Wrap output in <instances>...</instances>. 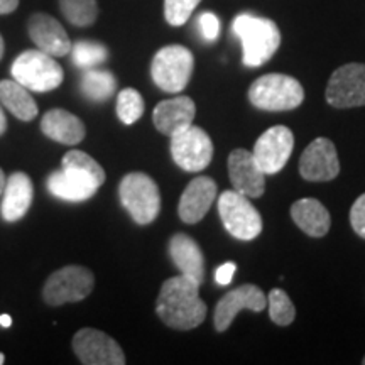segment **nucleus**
<instances>
[{"instance_id": "nucleus-1", "label": "nucleus", "mask_w": 365, "mask_h": 365, "mask_svg": "<svg viewBox=\"0 0 365 365\" xmlns=\"http://www.w3.org/2000/svg\"><path fill=\"white\" fill-rule=\"evenodd\" d=\"M156 313L173 330H193L207 318V304L200 298V284L186 276L163 282L156 299Z\"/></svg>"}, {"instance_id": "nucleus-2", "label": "nucleus", "mask_w": 365, "mask_h": 365, "mask_svg": "<svg viewBox=\"0 0 365 365\" xmlns=\"http://www.w3.org/2000/svg\"><path fill=\"white\" fill-rule=\"evenodd\" d=\"M105 182V171L83 150H70L61 161V170L49 175L46 186L53 196L65 202H86Z\"/></svg>"}, {"instance_id": "nucleus-3", "label": "nucleus", "mask_w": 365, "mask_h": 365, "mask_svg": "<svg viewBox=\"0 0 365 365\" xmlns=\"http://www.w3.org/2000/svg\"><path fill=\"white\" fill-rule=\"evenodd\" d=\"M232 31L240 39L244 65L249 68L266 65L281 46L279 27L267 17L239 14L232 22Z\"/></svg>"}, {"instance_id": "nucleus-4", "label": "nucleus", "mask_w": 365, "mask_h": 365, "mask_svg": "<svg viewBox=\"0 0 365 365\" xmlns=\"http://www.w3.org/2000/svg\"><path fill=\"white\" fill-rule=\"evenodd\" d=\"M249 100L259 110H294L303 103L304 88L293 76L282 75V73H269L250 85Z\"/></svg>"}, {"instance_id": "nucleus-5", "label": "nucleus", "mask_w": 365, "mask_h": 365, "mask_svg": "<svg viewBox=\"0 0 365 365\" xmlns=\"http://www.w3.org/2000/svg\"><path fill=\"white\" fill-rule=\"evenodd\" d=\"M195 70V56L181 44L164 46L154 54L150 63V76L159 90L180 93L190 83Z\"/></svg>"}, {"instance_id": "nucleus-6", "label": "nucleus", "mask_w": 365, "mask_h": 365, "mask_svg": "<svg viewBox=\"0 0 365 365\" xmlns=\"http://www.w3.org/2000/svg\"><path fill=\"white\" fill-rule=\"evenodd\" d=\"M118 196L122 207L139 225H149L158 218L161 210V193L150 176L144 173H129L120 181Z\"/></svg>"}, {"instance_id": "nucleus-7", "label": "nucleus", "mask_w": 365, "mask_h": 365, "mask_svg": "<svg viewBox=\"0 0 365 365\" xmlns=\"http://www.w3.org/2000/svg\"><path fill=\"white\" fill-rule=\"evenodd\" d=\"M12 76L17 83L31 91H51L63 83L65 73L59 63L39 49H27L12 63Z\"/></svg>"}, {"instance_id": "nucleus-8", "label": "nucleus", "mask_w": 365, "mask_h": 365, "mask_svg": "<svg viewBox=\"0 0 365 365\" xmlns=\"http://www.w3.org/2000/svg\"><path fill=\"white\" fill-rule=\"evenodd\" d=\"M95 287V276L83 266H66L54 271L43 287V298L49 307H63L88 298Z\"/></svg>"}, {"instance_id": "nucleus-9", "label": "nucleus", "mask_w": 365, "mask_h": 365, "mask_svg": "<svg viewBox=\"0 0 365 365\" xmlns=\"http://www.w3.org/2000/svg\"><path fill=\"white\" fill-rule=\"evenodd\" d=\"M218 215L232 237L239 240H254L262 232V217L247 196L235 190L223 191L218 196Z\"/></svg>"}, {"instance_id": "nucleus-10", "label": "nucleus", "mask_w": 365, "mask_h": 365, "mask_svg": "<svg viewBox=\"0 0 365 365\" xmlns=\"http://www.w3.org/2000/svg\"><path fill=\"white\" fill-rule=\"evenodd\" d=\"M171 156L182 171L200 173L212 163L213 143L202 127L190 125L171 135Z\"/></svg>"}, {"instance_id": "nucleus-11", "label": "nucleus", "mask_w": 365, "mask_h": 365, "mask_svg": "<svg viewBox=\"0 0 365 365\" xmlns=\"http://www.w3.org/2000/svg\"><path fill=\"white\" fill-rule=\"evenodd\" d=\"M327 102L335 108L365 107V65L349 63L333 71L327 85Z\"/></svg>"}, {"instance_id": "nucleus-12", "label": "nucleus", "mask_w": 365, "mask_h": 365, "mask_svg": "<svg viewBox=\"0 0 365 365\" xmlns=\"http://www.w3.org/2000/svg\"><path fill=\"white\" fill-rule=\"evenodd\" d=\"M73 352L85 365H124L125 354L122 346L105 331L81 328L73 336Z\"/></svg>"}, {"instance_id": "nucleus-13", "label": "nucleus", "mask_w": 365, "mask_h": 365, "mask_svg": "<svg viewBox=\"0 0 365 365\" xmlns=\"http://www.w3.org/2000/svg\"><path fill=\"white\" fill-rule=\"evenodd\" d=\"M294 149V135L284 125H274L259 137L254 145V159L264 175H276L289 161Z\"/></svg>"}, {"instance_id": "nucleus-14", "label": "nucleus", "mask_w": 365, "mask_h": 365, "mask_svg": "<svg viewBox=\"0 0 365 365\" xmlns=\"http://www.w3.org/2000/svg\"><path fill=\"white\" fill-rule=\"evenodd\" d=\"M339 154L330 139L318 137L301 154L299 175L307 181H331L339 176Z\"/></svg>"}, {"instance_id": "nucleus-15", "label": "nucleus", "mask_w": 365, "mask_h": 365, "mask_svg": "<svg viewBox=\"0 0 365 365\" xmlns=\"http://www.w3.org/2000/svg\"><path fill=\"white\" fill-rule=\"evenodd\" d=\"M267 307V298L264 291L255 284H242L234 291H228L223 298L217 303L215 308V323L217 331H227L228 327L242 309H250L254 313H261Z\"/></svg>"}, {"instance_id": "nucleus-16", "label": "nucleus", "mask_w": 365, "mask_h": 365, "mask_svg": "<svg viewBox=\"0 0 365 365\" xmlns=\"http://www.w3.org/2000/svg\"><path fill=\"white\" fill-rule=\"evenodd\" d=\"M228 178L237 193L247 198H259L266 191V175L259 168L254 154L245 149H235L230 153Z\"/></svg>"}, {"instance_id": "nucleus-17", "label": "nucleus", "mask_w": 365, "mask_h": 365, "mask_svg": "<svg viewBox=\"0 0 365 365\" xmlns=\"http://www.w3.org/2000/svg\"><path fill=\"white\" fill-rule=\"evenodd\" d=\"M27 33L39 51L53 58L66 56L71 51V41L59 21L44 12H36L27 22Z\"/></svg>"}, {"instance_id": "nucleus-18", "label": "nucleus", "mask_w": 365, "mask_h": 365, "mask_svg": "<svg viewBox=\"0 0 365 365\" xmlns=\"http://www.w3.org/2000/svg\"><path fill=\"white\" fill-rule=\"evenodd\" d=\"M217 198V182L208 176H198L182 191L178 215L185 223L202 222Z\"/></svg>"}, {"instance_id": "nucleus-19", "label": "nucleus", "mask_w": 365, "mask_h": 365, "mask_svg": "<svg viewBox=\"0 0 365 365\" xmlns=\"http://www.w3.org/2000/svg\"><path fill=\"white\" fill-rule=\"evenodd\" d=\"M196 115V105L190 97L180 95L171 100H163L153 112V120L156 129L164 135H175L193 125Z\"/></svg>"}, {"instance_id": "nucleus-20", "label": "nucleus", "mask_w": 365, "mask_h": 365, "mask_svg": "<svg viewBox=\"0 0 365 365\" xmlns=\"http://www.w3.org/2000/svg\"><path fill=\"white\" fill-rule=\"evenodd\" d=\"M4 200L0 212H2V218L9 223H14L21 220L26 215L27 210L31 208L34 196V186L31 178L26 173H12L11 178L6 180V186H4Z\"/></svg>"}, {"instance_id": "nucleus-21", "label": "nucleus", "mask_w": 365, "mask_h": 365, "mask_svg": "<svg viewBox=\"0 0 365 365\" xmlns=\"http://www.w3.org/2000/svg\"><path fill=\"white\" fill-rule=\"evenodd\" d=\"M41 130L54 143L66 145H76L86 135L83 122L75 113L63 110V108H53L46 112L41 120Z\"/></svg>"}, {"instance_id": "nucleus-22", "label": "nucleus", "mask_w": 365, "mask_h": 365, "mask_svg": "<svg viewBox=\"0 0 365 365\" xmlns=\"http://www.w3.org/2000/svg\"><path fill=\"white\" fill-rule=\"evenodd\" d=\"M170 255L182 276L190 277L200 286L205 281V257L202 249L186 234H176L170 240Z\"/></svg>"}, {"instance_id": "nucleus-23", "label": "nucleus", "mask_w": 365, "mask_h": 365, "mask_svg": "<svg viewBox=\"0 0 365 365\" xmlns=\"http://www.w3.org/2000/svg\"><path fill=\"white\" fill-rule=\"evenodd\" d=\"M291 218L304 234L314 239L325 237L331 227V217L325 205L314 198H303L293 203Z\"/></svg>"}, {"instance_id": "nucleus-24", "label": "nucleus", "mask_w": 365, "mask_h": 365, "mask_svg": "<svg viewBox=\"0 0 365 365\" xmlns=\"http://www.w3.org/2000/svg\"><path fill=\"white\" fill-rule=\"evenodd\" d=\"M0 103L19 120L31 122L38 115V105L31 97L29 90L16 80L0 81Z\"/></svg>"}, {"instance_id": "nucleus-25", "label": "nucleus", "mask_w": 365, "mask_h": 365, "mask_svg": "<svg viewBox=\"0 0 365 365\" xmlns=\"http://www.w3.org/2000/svg\"><path fill=\"white\" fill-rule=\"evenodd\" d=\"M80 88L81 93L88 100H91V102H105V100H108L115 93L117 80L110 71L90 68L81 76Z\"/></svg>"}, {"instance_id": "nucleus-26", "label": "nucleus", "mask_w": 365, "mask_h": 365, "mask_svg": "<svg viewBox=\"0 0 365 365\" xmlns=\"http://www.w3.org/2000/svg\"><path fill=\"white\" fill-rule=\"evenodd\" d=\"M59 9L70 24L90 27L98 17L97 0H59Z\"/></svg>"}, {"instance_id": "nucleus-27", "label": "nucleus", "mask_w": 365, "mask_h": 365, "mask_svg": "<svg viewBox=\"0 0 365 365\" xmlns=\"http://www.w3.org/2000/svg\"><path fill=\"white\" fill-rule=\"evenodd\" d=\"M71 58L78 68L90 70L107 61L108 49L97 41H78L71 46Z\"/></svg>"}, {"instance_id": "nucleus-28", "label": "nucleus", "mask_w": 365, "mask_h": 365, "mask_svg": "<svg viewBox=\"0 0 365 365\" xmlns=\"http://www.w3.org/2000/svg\"><path fill=\"white\" fill-rule=\"evenodd\" d=\"M144 98L134 88H124L117 97V115L122 124L132 125L143 117Z\"/></svg>"}, {"instance_id": "nucleus-29", "label": "nucleus", "mask_w": 365, "mask_h": 365, "mask_svg": "<svg viewBox=\"0 0 365 365\" xmlns=\"http://www.w3.org/2000/svg\"><path fill=\"white\" fill-rule=\"evenodd\" d=\"M267 307H269V317L276 325L279 327H289L296 318V308L282 289H272L267 296Z\"/></svg>"}, {"instance_id": "nucleus-30", "label": "nucleus", "mask_w": 365, "mask_h": 365, "mask_svg": "<svg viewBox=\"0 0 365 365\" xmlns=\"http://www.w3.org/2000/svg\"><path fill=\"white\" fill-rule=\"evenodd\" d=\"M202 0H164V19L170 26H185Z\"/></svg>"}, {"instance_id": "nucleus-31", "label": "nucleus", "mask_w": 365, "mask_h": 365, "mask_svg": "<svg viewBox=\"0 0 365 365\" xmlns=\"http://www.w3.org/2000/svg\"><path fill=\"white\" fill-rule=\"evenodd\" d=\"M198 27L202 31V36L210 43L218 39L220 36V21L213 12H203L202 16L198 17Z\"/></svg>"}, {"instance_id": "nucleus-32", "label": "nucleus", "mask_w": 365, "mask_h": 365, "mask_svg": "<svg viewBox=\"0 0 365 365\" xmlns=\"http://www.w3.org/2000/svg\"><path fill=\"white\" fill-rule=\"evenodd\" d=\"M350 225L355 234L365 239V193L360 195L350 208Z\"/></svg>"}, {"instance_id": "nucleus-33", "label": "nucleus", "mask_w": 365, "mask_h": 365, "mask_svg": "<svg viewBox=\"0 0 365 365\" xmlns=\"http://www.w3.org/2000/svg\"><path fill=\"white\" fill-rule=\"evenodd\" d=\"M237 271V264L235 262H225L223 266L217 269L215 272V281L220 286H228L232 282V277Z\"/></svg>"}, {"instance_id": "nucleus-34", "label": "nucleus", "mask_w": 365, "mask_h": 365, "mask_svg": "<svg viewBox=\"0 0 365 365\" xmlns=\"http://www.w3.org/2000/svg\"><path fill=\"white\" fill-rule=\"evenodd\" d=\"M19 7V0H0V16L12 14Z\"/></svg>"}, {"instance_id": "nucleus-35", "label": "nucleus", "mask_w": 365, "mask_h": 365, "mask_svg": "<svg viewBox=\"0 0 365 365\" xmlns=\"http://www.w3.org/2000/svg\"><path fill=\"white\" fill-rule=\"evenodd\" d=\"M6 130H7V118H6V113H4L2 103H0V135L6 134Z\"/></svg>"}, {"instance_id": "nucleus-36", "label": "nucleus", "mask_w": 365, "mask_h": 365, "mask_svg": "<svg viewBox=\"0 0 365 365\" xmlns=\"http://www.w3.org/2000/svg\"><path fill=\"white\" fill-rule=\"evenodd\" d=\"M0 327L4 328L12 327V318L9 317V314H2V317H0Z\"/></svg>"}, {"instance_id": "nucleus-37", "label": "nucleus", "mask_w": 365, "mask_h": 365, "mask_svg": "<svg viewBox=\"0 0 365 365\" xmlns=\"http://www.w3.org/2000/svg\"><path fill=\"white\" fill-rule=\"evenodd\" d=\"M4 186H6V176H4V171L0 170V195H2Z\"/></svg>"}, {"instance_id": "nucleus-38", "label": "nucleus", "mask_w": 365, "mask_h": 365, "mask_svg": "<svg viewBox=\"0 0 365 365\" xmlns=\"http://www.w3.org/2000/svg\"><path fill=\"white\" fill-rule=\"evenodd\" d=\"M4 51H6V44H4V38L0 36V59L4 56Z\"/></svg>"}, {"instance_id": "nucleus-39", "label": "nucleus", "mask_w": 365, "mask_h": 365, "mask_svg": "<svg viewBox=\"0 0 365 365\" xmlns=\"http://www.w3.org/2000/svg\"><path fill=\"white\" fill-rule=\"evenodd\" d=\"M6 362V357H4V354H0V365Z\"/></svg>"}, {"instance_id": "nucleus-40", "label": "nucleus", "mask_w": 365, "mask_h": 365, "mask_svg": "<svg viewBox=\"0 0 365 365\" xmlns=\"http://www.w3.org/2000/svg\"><path fill=\"white\" fill-rule=\"evenodd\" d=\"M362 364H364V365H365V357H364V359H362Z\"/></svg>"}]
</instances>
